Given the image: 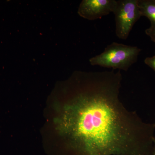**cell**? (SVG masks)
Masks as SVG:
<instances>
[{
    "instance_id": "cell-7",
    "label": "cell",
    "mask_w": 155,
    "mask_h": 155,
    "mask_svg": "<svg viewBox=\"0 0 155 155\" xmlns=\"http://www.w3.org/2000/svg\"><path fill=\"white\" fill-rule=\"evenodd\" d=\"M145 33L155 43V28L150 26V28H147L145 30Z\"/></svg>"
},
{
    "instance_id": "cell-2",
    "label": "cell",
    "mask_w": 155,
    "mask_h": 155,
    "mask_svg": "<svg viewBox=\"0 0 155 155\" xmlns=\"http://www.w3.org/2000/svg\"><path fill=\"white\" fill-rule=\"evenodd\" d=\"M141 51L137 47L114 42L108 45L103 52L91 58L89 62L92 66L127 71L137 62Z\"/></svg>"
},
{
    "instance_id": "cell-5",
    "label": "cell",
    "mask_w": 155,
    "mask_h": 155,
    "mask_svg": "<svg viewBox=\"0 0 155 155\" xmlns=\"http://www.w3.org/2000/svg\"><path fill=\"white\" fill-rule=\"evenodd\" d=\"M142 16L147 17L150 22V27L155 28V0H137Z\"/></svg>"
},
{
    "instance_id": "cell-4",
    "label": "cell",
    "mask_w": 155,
    "mask_h": 155,
    "mask_svg": "<svg viewBox=\"0 0 155 155\" xmlns=\"http://www.w3.org/2000/svg\"><path fill=\"white\" fill-rule=\"evenodd\" d=\"M116 4V0H83L79 5L78 14L90 20L101 19L113 13Z\"/></svg>"
},
{
    "instance_id": "cell-8",
    "label": "cell",
    "mask_w": 155,
    "mask_h": 155,
    "mask_svg": "<svg viewBox=\"0 0 155 155\" xmlns=\"http://www.w3.org/2000/svg\"><path fill=\"white\" fill-rule=\"evenodd\" d=\"M153 155H155V146L154 149V151L153 154Z\"/></svg>"
},
{
    "instance_id": "cell-6",
    "label": "cell",
    "mask_w": 155,
    "mask_h": 155,
    "mask_svg": "<svg viewBox=\"0 0 155 155\" xmlns=\"http://www.w3.org/2000/svg\"><path fill=\"white\" fill-rule=\"evenodd\" d=\"M144 63L155 72V54L153 57H148L146 58Z\"/></svg>"
},
{
    "instance_id": "cell-1",
    "label": "cell",
    "mask_w": 155,
    "mask_h": 155,
    "mask_svg": "<svg viewBox=\"0 0 155 155\" xmlns=\"http://www.w3.org/2000/svg\"><path fill=\"white\" fill-rule=\"evenodd\" d=\"M85 73L60 108L56 128L71 155H153L155 123H146L119 98L120 70Z\"/></svg>"
},
{
    "instance_id": "cell-3",
    "label": "cell",
    "mask_w": 155,
    "mask_h": 155,
    "mask_svg": "<svg viewBox=\"0 0 155 155\" xmlns=\"http://www.w3.org/2000/svg\"><path fill=\"white\" fill-rule=\"evenodd\" d=\"M115 16L116 36L126 40L134 25L141 17L137 0H119L113 12Z\"/></svg>"
}]
</instances>
